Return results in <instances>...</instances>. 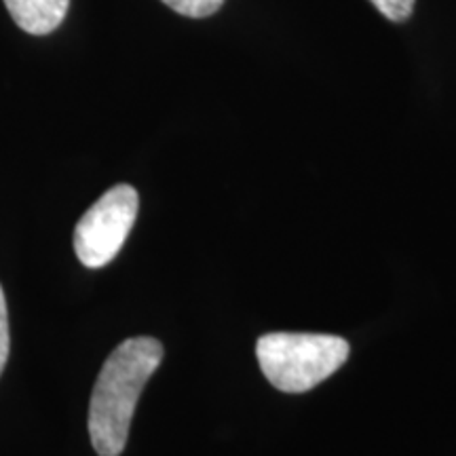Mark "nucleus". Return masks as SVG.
<instances>
[{
	"mask_svg": "<svg viewBox=\"0 0 456 456\" xmlns=\"http://www.w3.org/2000/svg\"><path fill=\"white\" fill-rule=\"evenodd\" d=\"M391 21H406L414 11V0H370Z\"/></svg>",
	"mask_w": 456,
	"mask_h": 456,
	"instance_id": "nucleus-6",
	"label": "nucleus"
},
{
	"mask_svg": "<svg viewBox=\"0 0 456 456\" xmlns=\"http://www.w3.org/2000/svg\"><path fill=\"white\" fill-rule=\"evenodd\" d=\"M256 355L275 389L305 393L345 366L349 342L332 334L273 332L260 336Z\"/></svg>",
	"mask_w": 456,
	"mask_h": 456,
	"instance_id": "nucleus-2",
	"label": "nucleus"
},
{
	"mask_svg": "<svg viewBox=\"0 0 456 456\" xmlns=\"http://www.w3.org/2000/svg\"><path fill=\"white\" fill-rule=\"evenodd\" d=\"M11 20L34 37H45L61 26L70 0H4Z\"/></svg>",
	"mask_w": 456,
	"mask_h": 456,
	"instance_id": "nucleus-4",
	"label": "nucleus"
},
{
	"mask_svg": "<svg viewBox=\"0 0 456 456\" xmlns=\"http://www.w3.org/2000/svg\"><path fill=\"white\" fill-rule=\"evenodd\" d=\"M138 192L129 184L106 191L74 228V252L87 269H102L121 252L138 218Z\"/></svg>",
	"mask_w": 456,
	"mask_h": 456,
	"instance_id": "nucleus-3",
	"label": "nucleus"
},
{
	"mask_svg": "<svg viewBox=\"0 0 456 456\" xmlns=\"http://www.w3.org/2000/svg\"><path fill=\"white\" fill-rule=\"evenodd\" d=\"M163 3L175 13L201 20V17L214 15L224 4V0H163Z\"/></svg>",
	"mask_w": 456,
	"mask_h": 456,
	"instance_id": "nucleus-5",
	"label": "nucleus"
},
{
	"mask_svg": "<svg viewBox=\"0 0 456 456\" xmlns=\"http://www.w3.org/2000/svg\"><path fill=\"white\" fill-rule=\"evenodd\" d=\"M161 359V342L151 336L125 340L108 355L89 402V437L100 456L125 450L140 393Z\"/></svg>",
	"mask_w": 456,
	"mask_h": 456,
	"instance_id": "nucleus-1",
	"label": "nucleus"
},
{
	"mask_svg": "<svg viewBox=\"0 0 456 456\" xmlns=\"http://www.w3.org/2000/svg\"><path fill=\"white\" fill-rule=\"evenodd\" d=\"M9 349H11L9 311H7V298H4L3 285H0V374H3L4 366H7Z\"/></svg>",
	"mask_w": 456,
	"mask_h": 456,
	"instance_id": "nucleus-7",
	"label": "nucleus"
}]
</instances>
